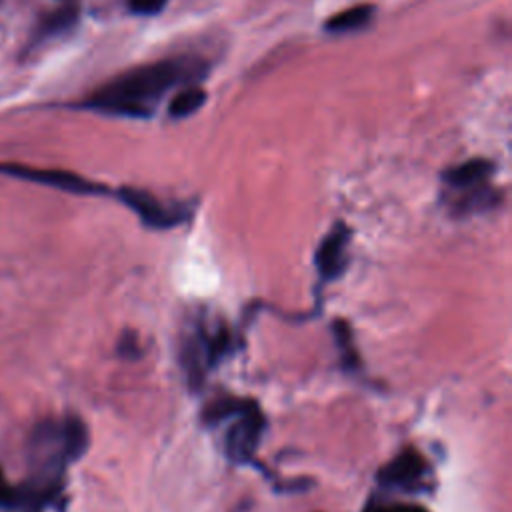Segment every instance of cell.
I'll list each match as a JSON object with an SVG mask.
<instances>
[{
    "label": "cell",
    "mask_w": 512,
    "mask_h": 512,
    "mask_svg": "<svg viewBox=\"0 0 512 512\" xmlns=\"http://www.w3.org/2000/svg\"><path fill=\"white\" fill-rule=\"evenodd\" d=\"M374 18V6L372 4H356L350 6L338 14H332L326 22L324 28L330 34H346L354 30H362L368 26Z\"/></svg>",
    "instance_id": "obj_11"
},
{
    "label": "cell",
    "mask_w": 512,
    "mask_h": 512,
    "mask_svg": "<svg viewBox=\"0 0 512 512\" xmlns=\"http://www.w3.org/2000/svg\"><path fill=\"white\" fill-rule=\"evenodd\" d=\"M0 174L18 178V180H26V182H34V184H42V186H50V188L70 192V194H80V196H92V194L106 192V188L102 184L92 182L76 172H68V170H60V168H36V166L18 164V162H2Z\"/></svg>",
    "instance_id": "obj_5"
},
{
    "label": "cell",
    "mask_w": 512,
    "mask_h": 512,
    "mask_svg": "<svg viewBox=\"0 0 512 512\" xmlns=\"http://www.w3.org/2000/svg\"><path fill=\"white\" fill-rule=\"evenodd\" d=\"M76 20H78V6L72 2H66L64 6L46 12L44 16L38 18L36 26L32 28L28 48H34L58 34L68 32L76 24Z\"/></svg>",
    "instance_id": "obj_9"
},
{
    "label": "cell",
    "mask_w": 512,
    "mask_h": 512,
    "mask_svg": "<svg viewBox=\"0 0 512 512\" xmlns=\"http://www.w3.org/2000/svg\"><path fill=\"white\" fill-rule=\"evenodd\" d=\"M66 2H70V0H66Z\"/></svg>",
    "instance_id": "obj_18"
},
{
    "label": "cell",
    "mask_w": 512,
    "mask_h": 512,
    "mask_svg": "<svg viewBox=\"0 0 512 512\" xmlns=\"http://www.w3.org/2000/svg\"><path fill=\"white\" fill-rule=\"evenodd\" d=\"M334 334H336V340L342 348V362L346 368H356L358 366V356L354 352V346H352V334L348 330V326L344 322H334Z\"/></svg>",
    "instance_id": "obj_14"
},
{
    "label": "cell",
    "mask_w": 512,
    "mask_h": 512,
    "mask_svg": "<svg viewBox=\"0 0 512 512\" xmlns=\"http://www.w3.org/2000/svg\"><path fill=\"white\" fill-rule=\"evenodd\" d=\"M88 448V430L78 416L50 418L34 426L26 454L30 476L48 484H64L68 464L78 460Z\"/></svg>",
    "instance_id": "obj_2"
},
{
    "label": "cell",
    "mask_w": 512,
    "mask_h": 512,
    "mask_svg": "<svg viewBox=\"0 0 512 512\" xmlns=\"http://www.w3.org/2000/svg\"><path fill=\"white\" fill-rule=\"evenodd\" d=\"M202 420L208 426L230 422L224 432V450L236 464H244L256 454L266 428V420L258 404L234 396H220L210 402L202 412Z\"/></svg>",
    "instance_id": "obj_3"
},
{
    "label": "cell",
    "mask_w": 512,
    "mask_h": 512,
    "mask_svg": "<svg viewBox=\"0 0 512 512\" xmlns=\"http://www.w3.org/2000/svg\"><path fill=\"white\" fill-rule=\"evenodd\" d=\"M362 512H428L422 506L416 504H396V502H380V500H370Z\"/></svg>",
    "instance_id": "obj_15"
},
{
    "label": "cell",
    "mask_w": 512,
    "mask_h": 512,
    "mask_svg": "<svg viewBox=\"0 0 512 512\" xmlns=\"http://www.w3.org/2000/svg\"><path fill=\"white\" fill-rule=\"evenodd\" d=\"M206 90H202L200 86L192 84V86H184L182 90H178L174 94V98L168 104V114L172 118H186L192 116L194 112H198L204 104H206Z\"/></svg>",
    "instance_id": "obj_13"
},
{
    "label": "cell",
    "mask_w": 512,
    "mask_h": 512,
    "mask_svg": "<svg viewBox=\"0 0 512 512\" xmlns=\"http://www.w3.org/2000/svg\"><path fill=\"white\" fill-rule=\"evenodd\" d=\"M206 76V62L196 56H174L130 68L96 88L78 106L110 116L148 118L176 86H192Z\"/></svg>",
    "instance_id": "obj_1"
},
{
    "label": "cell",
    "mask_w": 512,
    "mask_h": 512,
    "mask_svg": "<svg viewBox=\"0 0 512 512\" xmlns=\"http://www.w3.org/2000/svg\"><path fill=\"white\" fill-rule=\"evenodd\" d=\"M230 338L224 328L216 332H208L200 326L184 344L182 348V364L190 382L196 386L204 378L206 370H210L228 350Z\"/></svg>",
    "instance_id": "obj_6"
},
{
    "label": "cell",
    "mask_w": 512,
    "mask_h": 512,
    "mask_svg": "<svg viewBox=\"0 0 512 512\" xmlns=\"http://www.w3.org/2000/svg\"><path fill=\"white\" fill-rule=\"evenodd\" d=\"M428 474L430 464L426 462V458L418 450L406 448L380 468L378 484L388 490L416 492L426 486Z\"/></svg>",
    "instance_id": "obj_7"
},
{
    "label": "cell",
    "mask_w": 512,
    "mask_h": 512,
    "mask_svg": "<svg viewBox=\"0 0 512 512\" xmlns=\"http://www.w3.org/2000/svg\"><path fill=\"white\" fill-rule=\"evenodd\" d=\"M494 172V164L484 158H474L468 162H462L450 170L444 172L442 180L450 192H462L468 188L482 186L490 180Z\"/></svg>",
    "instance_id": "obj_10"
},
{
    "label": "cell",
    "mask_w": 512,
    "mask_h": 512,
    "mask_svg": "<svg viewBox=\"0 0 512 512\" xmlns=\"http://www.w3.org/2000/svg\"><path fill=\"white\" fill-rule=\"evenodd\" d=\"M118 198L122 204H126L148 228L156 230H168L174 228L190 218V206L188 204H168L154 194L138 188L124 186L118 190Z\"/></svg>",
    "instance_id": "obj_4"
},
{
    "label": "cell",
    "mask_w": 512,
    "mask_h": 512,
    "mask_svg": "<svg viewBox=\"0 0 512 512\" xmlns=\"http://www.w3.org/2000/svg\"><path fill=\"white\" fill-rule=\"evenodd\" d=\"M348 242H350V230L344 222H336L332 230L322 238L316 250V268L324 282L338 278L346 270Z\"/></svg>",
    "instance_id": "obj_8"
},
{
    "label": "cell",
    "mask_w": 512,
    "mask_h": 512,
    "mask_svg": "<svg viewBox=\"0 0 512 512\" xmlns=\"http://www.w3.org/2000/svg\"><path fill=\"white\" fill-rule=\"evenodd\" d=\"M4 484H6V480H4V476H2V470H0V490L4 488Z\"/></svg>",
    "instance_id": "obj_17"
},
{
    "label": "cell",
    "mask_w": 512,
    "mask_h": 512,
    "mask_svg": "<svg viewBox=\"0 0 512 512\" xmlns=\"http://www.w3.org/2000/svg\"><path fill=\"white\" fill-rule=\"evenodd\" d=\"M456 198L452 200V210L456 214H470V212H482L498 202V192L486 182L476 188H468L462 192H454Z\"/></svg>",
    "instance_id": "obj_12"
},
{
    "label": "cell",
    "mask_w": 512,
    "mask_h": 512,
    "mask_svg": "<svg viewBox=\"0 0 512 512\" xmlns=\"http://www.w3.org/2000/svg\"><path fill=\"white\" fill-rule=\"evenodd\" d=\"M166 4H168V0H128L130 10L134 14H142V16L158 14L160 10H164Z\"/></svg>",
    "instance_id": "obj_16"
}]
</instances>
